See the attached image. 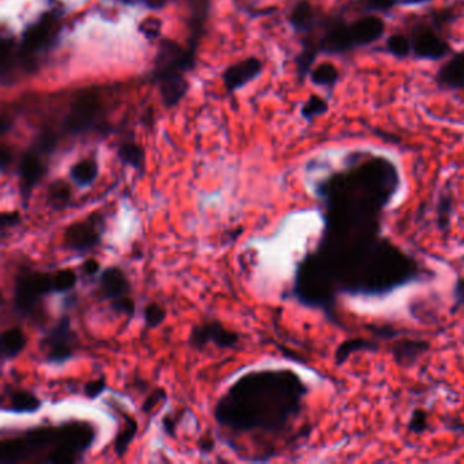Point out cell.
Masks as SVG:
<instances>
[{
  "label": "cell",
  "instance_id": "obj_1",
  "mask_svg": "<svg viewBox=\"0 0 464 464\" xmlns=\"http://www.w3.org/2000/svg\"><path fill=\"white\" fill-rule=\"evenodd\" d=\"M399 187L396 165L364 151L316 185L324 227L297 266L294 299L335 319L338 294L381 296L422 278L418 260L381 236L384 210Z\"/></svg>",
  "mask_w": 464,
  "mask_h": 464
},
{
  "label": "cell",
  "instance_id": "obj_2",
  "mask_svg": "<svg viewBox=\"0 0 464 464\" xmlns=\"http://www.w3.org/2000/svg\"><path fill=\"white\" fill-rule=\"evenodd\" d=\"M308 387L290 369L244 374L214 408L215 421L233 432H284L297 419Z\"/></svg>",
  "mask_w": 464,
  "mask_h": 464
},
{
  "label": "cell",
  "instance_id": "obj_3",
  "mask_svg": "<svg viewBox=\"0 0 464 464\" xmlns=\"http://www.w3.org/2000/svg\"><path fill=\"white\" fill-rule=\"evenodd\" d=\"M89 422L40 426L16 434L0 444V464H70L82 460L96 440Z\"/></svg>",
  "mask_w": 464,
  "mask_h": 464
},
{
  "label": "cell",
  "instance_id": "obj_4",
  "mask_svg": "<svg viewBox=\"0 0 464 464\" xmlns=\"http://www.w3.org/2000/svg\"><path fill=\"white\" fill-rule=\"evenodd\" d=\"M63 30V13L46 10L22 30L19 41L11 36L0 40V78L3 86L14 85L25 75L36 74L55 45Z\"/></svg>",
  "mask_w": 464,
  "mask_h": 464
},
{
  "label": "cell",
  "instance_id": "obj_5",
  "mask_svg": "<svg viewBox=\"0 0 464 464\" xmlns=\"http://www.w3.org/2000/svg\"><path fill=\"white\" fill-rule=\"evenodd\" d=\"M196 55L197 52L188 45L184 46L172 38L160 40L153 60L151 82L158 88L166 109L177 106L187 96L190 90L187 75L196 66Z\"/></svg>",
  "mask_w": 464,
  "mask_h": 464
},
{
  "label": "cell",
  "instance_id": "obj_6",
  "mask_svg": "<svg viewBox=\"0 0 464 464\" xmlns=\"http://www.w3.org/2000/svg\"><path fill=\"white\" fill-rule=\"evenodd\" d=\"M59 143V135L52 130H44L37 135L31 145L21 155L16 166L19 195L25 206L29 203L33 190L43 181L48 169L49 158Z\"/></svg>",
  "mask_w": 464,
  "mask_h": 464
},
{
  "label": "cell",
  "instance_id": "obj_7",
  "mask_svg": "<svg viewBox=\"0 0 464 464\" xmlns=\"http://www.w3.org/2000/svg\"><path fill=\"white\" fill-rule=\"evenodd\" d=\"M104 100L96 89L81 90L71 101L66 113L61 128L67 135L89 134L93 131H108L105 125Z\"/></svg>",
  "mask_w": 464,
  "mask_h": 464
},
{
  "label": "cell",
  "instance_id": "obj_8",
  "mask_svg": "<svg viewBox=\"0 0 464 464\" xmlns=\"http://www.w3.org/2000/svg\"><path fill=\"white\" fill-rule=\"evenodd\" d=\"M51 293H55L52 274L38 269H21L15 275L13 308L24 319H36L43 299Z\"/></svg>",
  "mask_w": 464,
  "mask_h": 464
},
{
  "label": "cell",
  "instance_id": "obj_9",
  "mask_svg": "<svg viewBox=\"0 0 464 464\" xmlns=\"http://www.w3.org/2000/svg\"><path fill=\"white\" fill-rule=\"evenodd\" d=\"M314 41L319 53L344 55L356 49L350 24L341 14H321L314 31L301 36Z\"/></svg>",
  "mask_w": 464,
  "mask_h": 464
},
{
  "label": "cell",
  "instance_id": "obj_10",
  "mask_svg": "<svg viewBox=\"0 0 464 464\" xmlns=\"http://www.w3.org/2000/svg\"><path fill=\"white\" fill-rule=\"evenodd\" d=\"M105 215L94 211L86 218L70 225L63 234V245L67 251L85 254L97 248L105 233Z\"/></svg>",
  "mask_w": 464,
  "mask_h": 464
},
{
  "label": "cell",
  "instance_id": "obj_11",
  "mask_svg": "<svg viewBox=\"0 0 464 464\" xmlns=\"http://www.w3.org/2000/svg\"><path fill=\"white\" fill-rule=\"evenodd\" d=\"M76 334L71 327L68 314H63L58 323L49 329L40 341L44 361L51 365H63L74 359Z\"/></svg>",
  "mask_w": 464,
  "mask_h": 464
},
{
  "label": "cell",
  "instance_id": "obj_12",
  "mask_svg": "<svg viewBox=\"0 0 464 464\" xmlns=\"http://www.w3.org/2000/svg\"><path fill=\"white\" fill-rule=\"evenodd\" d=\"M411 41V53L419 60L437 61L450 53V45L448 41L438 34L432 24L421 22L413 26L410 33Z\"/></svg>",
  "mask_w": 464,
  "mask_h": 464
},
{
  "label": "cell",
  "instance_id": "obj_13",
  "mask_svg": "<svg viewBox=\"0 0 464 464\" xmlns=\"http://www.w3.org/2000/svg\"><path fill=\"white\" fill-rule=\"evenodd\" d=\"M239 342V334L226 329L218 320H207L202 324H196L188 338V344L196 350H203L210 344L218 349H234Z\"/></svg>",
  "mask_w": 464,
  "mask_h": 464
},
{
  "label": "cell",
  "instance_id": "obj_14",
  "mask_svg": "<svg viewBox=\"0 0 464 464\" xmlns=\"http://www.w3.org/2000/svg\"><path fill=\"white\" fill-rule=\"evenodd\" d=\"M170 0H131V3H142L146 7L153 10H160L167 4ZM185 1L190 16H188V28H190V37H188V46L197 52L199 43L205 34L206 22L209 18L210 6L211 0H182Z\"/></svg>",
  "mask_w": 464,
  "mask_h": 464
},
{
  "label": "cell",
  "instance_id": "obj_15",
  "mask_svg": "<svg viewBox=\"0 0 464 464\" xmlns=\"http://www.w3.org/2000/svg\"><path fill=\"white\" fill-rule=\"evenodd\" d=\"M131 290L133 286L124 269L118 266H109L100 272L98 293L101 301H109V304L116 302L130 297Z\"/></svg>",
  "mask_w": 464,
  "mask_h": 464
},
{
  "label": "cell",
  "instance_id": "obj_16",
  "mask_svg": "<svg viewBox=\"0 0 464 464\" xmlns=\"http://www.w3.org/2000/svg\"><path fill=\"white\" fill-rule=\"evenodd\" d=\"M263 71V64L260 59L249 56L247 59L239 60L234 64H230L225 68L222 74L224 88L227 94H233L241 90L245 85L254 81Z\"/></svg>",
  "mask_w": 464,
  "mask_h": 464
},
{
  "label": "cell",
  "instance_id": "obj_17",
  "mask_svg": "<svg viewBox=\"0 0 464 464\" xmlns=\"http://www.w3.org/2000/svg\"><path fill=\"white\" fill-rule=\"evenodd\" d=\"M356 49L378 41L386 31V22L378 15L366 14L350 24Z\"/></svg>",
  "mask_w": 464,
  "mask_h": 464
},
{
  "label": "cell",
  "instance_id": "obj_18",
  "mask_svg": "<svg viewBox=\"0 0 464 464\" xmlns=\"http://www.w3.org/2000/svg\"><path fill=\"white\" fill-rule=\"evenodd\" d=\"M320 16L321 14L314 9L311 0H297L289 13L287 21L293 31L301 37L314 31Z\"/></svg>",
  "mask_w": 464,
  "mask_h": 464
},
{
  "label": "cell",
  "instance_id": "obj_19",
  "mask_svg": "<svg viewBox=\"0 0 464 464\" xmlns=\"http://www.w3.org/2000/svg\"><path fill=\"white\" fill-rule=\"evenodd\" d=\"M434 81L440 89H464V51L453 53L450 59L437 71Z\"/></svg>",
  "mask_w": 464,
  "mask_h": 464
},
{
  "label": "cell",
  "instance_id": "obj_20",
  "mask_svg": "<svg viewBox=\"0 0 464 464\" xmlns=\"http://www.w3.org/2000/svg\"><path fill=\"white\" fill-rule=\"evenodd\" d=\"M41 406L43 402L40 398L28 389H11L3 404V408L16 414H31L37 413Z\"/></svg>",
  "mask_w": 464,
  "mask_h": 464
},
{
  "label": "cell",
  "instance_id": "obj_21",
  "mask_svg": "<svg viewBox=\"0 0 464 464\" xmlns=\"http://www.w3.org/2000/svg\"><path fill=\"white\" fill-rule=\"evenodd\" d=\"M118 158L124 166H130L136 172L143 173L146 166L145 149L135 140L134 135L121 139L118 148Z\"/></svg>",
  "mask_w": 464,
  "mask_h": 464
},
{
  "label": "cell",
  "instance_id": "obj_22",
  "mask_svg": "<svg viewBox=\"0 0 464 464\" xmlns=\"http://www.w3.org/2000/svg\"><path fill=\"white\" fill-rule=\"evenodd\" d=\"M429 347H431L429 342L422 339H401L393 344L391 353L393 354L399 365L408 366L414 364L419 359V356L426 353Z\"/></svg>",
  "mask_w": 464,
  "mask_h": 464
},
{
  "label": "cell",
  "instance_id": "obj_23",
  "mask_svg": "<svg viewBox=\"0 0 464 464\" xmlns=\"http://www.w3.org/2000/svg\"><path fill=\"white\" fill-rule=\"evenodd\" d=\"M26 344H28V336L19 327L6 329L1 334V339H0L1 361L6 362L7 359L18 357L25 350Z\"/></svg>",
  "mask_w": 464,
  "mask_h": 464
},
{
  "label": "cell",
  "instance_id": "obj_24",
  "mask_svg": "<svg viewBox=\"0 0 464 464\" xmlns=\"http://www.w3.org/2000/svg\"><path fill=\"white\" fill-rule=\"evenodd\" d=\"M73 202V190L66 180L59 179L49 184L46 190V205L56 211H64Z\"/></svg>",
  "mask_w": 464,
  "mask_h": 464
},
{
  "label": "cell",
  "instance_id": "obj_25",
  "mask_svg": "<svg viewBox=\"0 0 464 464\" xmlns=\"http://www.w3.org/2000/svg\"><path fill=\"white\" fill-rule=\"evenodd\" d=\"M98 163L94 158H83L71 166L70 177L76 187L88 188L98 177Z\"/></svg>",
  "mask_w": 464,
  "mask_h": 464
},
{
  "label": "cell",
  "instance_id": "obj_26",
  "mask_svg": "<svg viewBox=\"0 0 464 464\" xmlns=\"http://www.w3.org/2000/svg\"><path fill=\"white\" fill-rule=\"evenodd\" d=\"M301 51L299 55L296 56V71H297V76L299 81L302 82L309 73L314 68V61L317 59V56L320 55L316 45L314 44L312 40L306 38V37H301Z\"/></svg>",
  "mask_w": 464,
  "mask_h": 464
},
{
  "label": "cell",
  "instance_id": "obj_27",
  "mask_svg": "<svg viewBox=\"0 0 464 464\" xmlns=\"http://www.w3.org/2000/svg\"><path fill=\"white\" fill-rule=\"evenodd\" d=\"M339 79H341L339 70L336 68L335 64L329 61H323L317 64L309 73V81L312 82V85L319 88L334 89L339 82Z\"/></svg>",
  "mask_w": 464,
  "mask_h": 464
},
{
  "label": "cell",
  "instance_id": "obj_28",
  "mask_svg": "<svg viewBox=\"0 0 464 464\" xmlns=\"http://www.w3.org/2000/svg\"><path fill=\"white\" fill-rule=\"evenodd\" d=\"M374 350H377V344L368 341V339H364V338L347 339V341H344V344H339V347L336 349L335 362L338 365H341L357 351H374Z\"/></svg>",
  "mask_w": 464,
  "mask_h": 464
},
{
  "label": "cell",
  "instance_id": "obj_29",
  "mask_svg": "<svg viewBox=\"0 0 464 464\" xmlns=\"http://www.w3.org/2000/svg\"><path fill=\"white\" fill-rule=\"evenodd\" d=\"M123 418H124V428L116 435L115 444H113L115 453L119 458H123L125 455V452L130 448L131 443L134 441L135 435L138 433V422L135 421V418L127 416V414H123Z\"/></svg>",
  "mask_w": 464,
  "mask_h": 464
},
{
  "label": "cell",
  "instance_id": "obj_30",
  "mask_svg": "<svg viewBox=\"0 0 464 464\" xmlns=\"http://www.w3.org/2000/svg\"><path fill=\"white\" fill-rule=\"evenodd\" d=\"M329 103L323 97H320L317 94H312L301 106V116H302V119L312 123L316 118L326 115L329 112Z\"/></svg>",
  "mask_w": 464,
  "mask_h": 464
},
{
  "label": "cell",
  "instance_id": "obj_31",
  "mask_svg": "<svg viewBox=\"0 0 464 464\" xmlns=\"http://www.w3.org/2000/svg\"><path fill=\"white\" fill-rule=\"evenodd\" d=\"M386 48L392 56H395L398 59H404L411 53L410 37L403 33H393L387 38Z\"/></svg>",
  "mask_w": 464,
  "mask_h": 464
},
{
  "label": "cell",
  "instance_id": "obj_32",
  "mask_svg": "<svg viewBox=\"0 0 464 464\" xmlns=\"http://www.w3.org/2000/svg\"><path fill=\"white\" fill-rule=\"evenodd\" d=\"M52 281L55 293H68L76 286L78 277L74 269H59L52 274Z\"/></svg>",
  "mask_w": 464,
  "mask_h": 464
},
{
  "label": "cell",
  "instance_id": "obj_33",
  "mask_svg": "<svg viewBox=\"0 0 464 464\" xmlns=\"http://www.w3.org/2000/svg\"><path fill=\"white\" fill-rule=\"evenodd\" d=\"M401 0H354L353 4L362 13L368 14H378L388 13L395 6L399 4Z\"/></svg>",
  "mask_w": 464,
  "mask_h": 464
},
{
  "label": "cell",
  "instance_id": "obj_34",
  "mask_svg": "<svg viewBox=\"0 0 464 464\" xmlns=\"http://www.w3.org/2000/svg\"><path fill=\"white\" fill-rule=\"evenodd\" d=\"M452 206H453V197L450 194H444L440 196L437 203V211H435V220L437 225L441 230H445L450 224V214H452Z\"/></svg>",
  "mask_w": 464,
  "mask_h": 464
},
{
  "label": "cell",
  "instance_id": "obj_35",
  "mask_svg": "<svg viewBox=\"0 0 464 464\" xmlns=\"http://www.w3.org/2000/svg\"><path fill=\"white\" fill-rule=\"evenodd\" d=\"M165 319H166V311L157 302H150L143 309V320L148 329H155L161 326Z\"/></svg>",
  "mask_w": 464,
  "mask_h": 464
},
{
  "label": "cell",
  "instance_id": "obj_36",
  "mask_svg": "<svg viewBox=\"0 0 464 464\" xmlns=\"http://www.w3.org/2000/svg\"><path fill=\"white\" fill-rule=\"evenodd\" d=\"M138 30L143 34L148 40H155L161 36L163 31V21L155 16H148L143 21H140Z\"/></svg>",
  "mask_w": 464,
  "mask_h": 464
},
{
  "label": "cell",
  "instance_id": "obj_37",
  "mask_svg": "<svg viewBox=\"0 0 464 464\" xmlns=\"http://www.w3.org/2000/svg\"><path fill=\"white\" fill-rule=\"evenodd\" d=\"M429 428V416L425 410L417 408L413 411L410 421H408V431L411 433L421 434Z\"/></svg>",
  "mask_w": 464,
  "mask_h": 464
},
{
  "label": "cell",
  "instance_id": "obj_38",
  "mask_svg": "<svg viewBox=\"0 0 464 464\" xmlns=\"http://www.w3.org/2000/svg\"><path fill=\"white\" fill-rule=\"evenodd\" d=\"M105 389H106V378L103 376V377H98L96 380L89 381L83 388V393L88 399L94 401L104 392Z\"/></svg>",
  "mask_w": 464,
  "mask_h": 464
},
{
  "label": "cell",
  "instance_id": "obj_39",
  "mask_svg": "<svg viewBox=\"0 0 464 464\" xmlns=\"http://www.w3.org/2000/svg\"><path fill=\"white\" fill-rule=\"evenodd\" d=\"M109 308L113 312L125 314L128 319L134 317L135 309H136L135 301L133 297H125V299H119L116 302H112V304H109Z\"/></svg>",
  "mask_w": 464,
  "mask_h": 464
},
{
  "label": "cell",
  "instance_id": "obj_40",
  "mask_svg": "<svg viewBox=\"0 0 464 464\" xmlns=\"http://www.w3.org/2000/svg\"><path fill=\"white\" fill-rule=\"evenodd\" d=\"M464 306V277L459 278L452 290V308L450 312L455 314Z\"/></svg>",
  "mask_w": 464,
  "mask_h": 464
},
{
  "label": "cell",
  "instance_id": "obj_41",
  "mask_svg": "<svg viewBox=\"0 0 464 464\" xmlns=\"http://www.w3.org/2000/svg\"><path fill=\"white\" fill-rule=\"evenodd\" d=\"M455 18H456V13L452 9L438 10L432 14V25L435 29H441L444 25H448L450 22H453Z\"/></svg>",
  "mask_w": 464,
  "mask_h": 464
},
{
  "label": "cell",
  "instance_id": "obj_42",
  "mask_svg": "<svg viewBox=\"0 0 464 464\" xmlns=\"http://www.w3.org/2000/svg\"><path fill=\"white\" fill-rule=\"evenodd\" d=\"M165 398H166V392H165V389H154V391L150 393L149 396L145 399V402L142 403V411L146 413V414L150 413V411H153L158 404L161 403V402H164Z\"/></svg>",
  "mask_w": 464,
  "mask_h": 464
},
{
  "label": "cell",
  "instance_id": "obj_43",
  "mask_svg": "<svg viewBox=\"0 0 464 464\" xmlns=\"http://www.w3.org/2000/svg\"><path fill=\"white\" fill-rule=\"evenodd\" d=\"M21 224V214L18 211H6L1 214L0 217V229H1V234L4 236L7 229L15 227L16 225Z\"/></svg>",
  "mask_w": 464,
  "mask_h": 464
},
{
  "label": "cell",
  "instance_id": "obj_44",
  "mask_svg": "<svg viewBox=\"0 0 464 464\" xmlns=\"http://www.w3.org/2000/svg\"><path fill=\"white\" fill-rule=\"evenodd\" d=\"M100 269H101V266H100V263L96 259H88L82 264V272L86 277H96L100 272Z\"/></svg>",
  "mask_w": 464,
  "mask_h": 464
},
{
  "label": "cell",
  "instance_id": "obj_45",
  "mask_svg": "<svg viewBox=\"0 0 464 464\" xmlns=\"http://www.w3.org/2000/svg\"><path fill=\"white\" fill-rule=\"evenodd\" d=\"M13 161V151L10 148H7L6 145H1V150H0V166H1V172L4 173L7 170V166L11 164Z\"/></svg>",
  "mask_w": 464,
  "mask_h": 464
},
{
  "label": "cell",
  "instance_id": "obj_46",
  "mask_svg": "<svg viewBox=\"0 0 464 464\" xmlns=\"http://www.w3.org/2000/svg\"><path fill=\"white\" fill-rule=\"evenodd\" d=\"M432 0H401L399 4L402 6H419V4H425V3H429Z\"/></svg>",
  "mask_w": 464,
  "mask_h": 464
},
{
  "label": "cell",
  "instance_id": "obj_47",
  "mask_svg": "<svg viewBox=\"0 0 464 464\" xmlns=\"http://www.w3.org/2000/svg\"><path fill=\"white\" fill-rule=\"evenodd\" d=\"M202 445H205L203 447V450H211L212 449V447H214V441L211 440V438H205L203 441H202Z\"/></svg>",
  "mask_w": 464,
  "mask_h": 464
}]
</instances>
